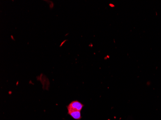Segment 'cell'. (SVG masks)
I'll return each instance as SVG.
<instances>
[{
	"mask_svg": "<svg viewBox=\"0 0 161 120\" xmlns=\"http://www.w3.org/2000/svg\"><path fill=\"white\" fill-rule=\"evenodd\" d=\"M67 108H68L69 114L74 119L80 120L81 118V111H77V110H75L69 107H67Z\"/></svg>",
	"mask_w": 161,
	"mask_h": 120,
	"instance_id": "6da1fadb",
	"label": "cell"
},
{
	"mask_svg": "<svg viewBox=\"0 0 161 120\" xmlns=\"http://www.w3.org/2000/svg\"><path fill=\"white\" fill-rule=\"evenodd\" d=\"M68 107L77 111H81L84 107V105L77 100H75L70 103V104L68 106Z\"/></svg>",
	"mask_w": 161,
	"mask_h": 120,
	"instance_id": "7a4b0ae2",
	"label": "cell"
}]
</instances>
